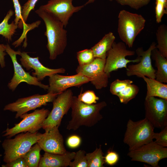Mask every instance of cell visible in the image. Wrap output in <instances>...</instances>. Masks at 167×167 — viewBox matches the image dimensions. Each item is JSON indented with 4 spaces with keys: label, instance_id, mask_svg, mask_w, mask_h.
Returning a JSON list of instances; mask_svg holds the SVG:
<instances>
[{
    "label": "cell",
    "instance_id": "obj_1",
    "mask_svg": "<svg viewBox=\"0 0 167 167\" xmlns=\"http://www.w3.org/2000/svg\"><path fill=\"white\" fill-rule=\"evenodd\" d=\"M35 13L43 20L46 27L44 35L47 38L46 47L49 58L55 59L64 52L67 44V31L63 24L56 17L39 8Z\"/></svg>",
    "mask_w": 167,
    "mask_h": 167
},
{
    "label": "cell",
    "instance_id": "obj_2",
    "mask_svg": "<svg viewBox=\"0 0 167 167\" xmlns=\"http://www.w3.org/2000/svg\"><path fill=\"white\" fill-rule=\"evenodd\" d=\"M107 106L105 101L92 105L85 104L79 101L77 97L73 96L71 108V119L66 129L77 130L81 126L92 127L103 118L100 111Z\"/></svg>",
    "mask_w": 167,
    "mask_h": 167
},
{
    "label": "cell",
    "instance_id": "obj_3",
    "mask_svg": "<svg viewBox=\"0 0 167 167\" xmlns=\"http://www.w3.org/2000/svg\"><path fill=\"white\" fill-rule=\"evenodd\" d=\"M118 18L119 36L126 45L131 48L136 37L144 29L146 20L141 15L124 10L120 11Z\"/></svg>",
    "mask_w": 167,
    "mask_h": 167
},
{
    "label": "cell",
    "instance_id": "obj_4",
    "mask_svg": "<svg viewBox=\"0 0 167 167\" xmlns=\"http://www.w3.org/2000/svg\"><path fill=\"white\" fill-rule=\"evenodd\" d=\"M154 127L145 118L137 121H128L123 142L129 147V151L152 141Z\"/></svg>",
    "mask_w": 167,
    "mask_h": 167
},
{
    "label": "cell",
    "instance_id": "obj_5",
    "mask_svg": "<svg viewBox=\"0 0 167 167\" xmlns=\"http://www.w3.org/2000/svg\"><path fill=\"white\" fill-rule=\"evenodd\" d=\"M41 133L37 132L31 133L28 132H22L13 139H5L2 143L4 150L3 161L8 163L22 156L37 141Z\"/></svg>",
    "mask_w": 167,
    "mask_h": 167
},
{
    "label": "cell",
    "instance_id": "obj_6",
    "mask_svg": "<svg viewBox=\"0 0 167 167\" xmlns=\"http://www.w3.org/2000/svg\"><path fill=\"white\" fill-rule=\"evenodd\" d=\"M50 111L42 108L36 109L33 112L25 113L20 117L23 119L19 123L15 124L12 128H7L4 131V136L9 138L20 133L28 132L34 133L42 128L43 124Z\"/></svg>",
    "mask_w": 167,
    "mask_h": 167
},
{
    "label": "cell",
    "instance_id": "obj_7",
    "mask_svg": "<svg viewBox=\"0 0 167 167\" xmlns=\"http://www.w3.org/2000/svg\"><path fill=\"white\" fill-rule=\"evenodd\" d=\"M73 96L72 90L67 89L59 94L54 100L52 109L43 124L42 128L45 131L59 127L63 117L71 108Z\"/></svg>",
    "mask_w": 167,
    "mask_h": 167
},
{
    "label": "cell",
    "instance_id": "obj_8",
    "mask_svg": "<svg viewBox=\"0 0 167 167\" xmlns=\"http://www.w3.org/2000/svg\"><path fill=\"white\" fill-rule=\"evenodd\" d=\"M127 155L132 161L145 163L153 167H159L160 161L167 157V148L161 146L153 141L129 151Z\"/></svg>",
    "mask_w": 167,
    "mask_h": 167
},
{
    "label": "cell",
    "instance_id": "obj_9",
    "mask_svg": "<svg viewBox=\"0 0 167 167\" xmlns=\"http://www.w3.org/2000/svg\"><path fill=\"white\" fill-rule=\"evenodd\" d=\"M135 53V51L127 49L126 44L123 42L116 43L114 41L107 54L104 67L105 72L110 75L111 72L118 69H126L129 63L138 62L140 59L138 56L134 60L126 58V57L133 55Z\"/></svg>",
    "mask_w": 167,
    "mask_h": 167
},
{
    "label": "cell",
    "instance_id": "obj_10",
    "mask_svg": "<svg viewBox=\"0 0 167 167\" xmlns=\"http://www.w3.org/2000/svg\"><path fill=\"white\" fill-rule=\"evenodd\" d=\"M58 94L48 93L41 95L37 94L19 98L15 102L6 105L3 109L16 112L15 118H17L29 111L45 105L48 102H52Z\"/></svg>",
    "mask_w": 167,
    "mask_h": 167
},
{
    "label": "cell",
    "instance_id": "obj_11",
    "mask_svg": "<svg viewBox=\"0 0 167 167\" xmlns=\"http://www.w3.org/2000/svg\"><path fill=\"white\" fill-rule=\"evenodd\" d=\"M145 118L154 127L162 129L167 126V100L155 97L145 98Z\"/></svg>",
    "mask_w": 167,
    "mask_h": 167
},
{
    "label": "cell",
    "instance_id": "obj_12",
    "mask_svg": "<svg viewBox=\"0 0 167 167\" xmlns=\"http://www.w3.org/2000/svg\"><path fill=\"white\" fill-rule=\"evenodd\" d=\"M105 59L95 58L90 63L79 65L76 69L77 74H81L88 78L91 84L97 89L106 87L110 75L105 71Z\"/></svg>",
    "mask_w": 167,
    "mask_h": 167
},
{
    "label": "cell",
    "instance_id": "obj_13",
    "mask_svg": "<svg viewBox=\"0 0 167 167\" xmlns=\"http://www.w3.org/2000/svg\"><path fill=\"white\" fill-rule=\"evenodd\" d=\"M156 44L153 42L146 50L142 47L138 48L135 53L139 58L137 64L127 66L126 75L128 76L136 75L141 78L144 76L148 78L155 79L156 70L153 67L151 59L152 50L156 48Z\"/></svg>",
    "mask_w": 167,
    "mask_h": 167
},
{
    "label": "cell",
    "instance_id": "obj_14",
    "mask_svg": "<svg viewBox=\"0 0 167 167\" xmlns=\"http://www.w3.org/2000/svg\"><path fill=\"white\" fill-rule=\"evenodd\" d=\"M6 52L8 54L12 60L14 69L13 77L8 84L9 89L14 91L21 83L24 82L29 85L37 86L44 89H48L49 85L42 84L37 78L31 75L29 73L26 72L22 66L18 62L16 55H19L21 51H16L12 49L8 44L5 45Z\"/></svg>",
    "mask_w": 167,
    "mask_h": 167
},
{
    "label": "cell",
    "instance_id": "obj_15",
    "mask_svg": "<svg viewBox=\"0 0 167 167\" xmlns=\"http://www.w3.org/2000/svg\"><path fill=\"white\" fill-rule=\"evenodd\" d=\"M74 0H49L40 8L49 13L60 20L66 28L73 14L80 11L84 5L74 6Z\"/></svg>",
    "mask_w": 167,
    "mask_h": 167
},
{
    "label": "cell",
    "instance_id": "obj_16",
    "mask_svg": "<svg viewBox=\"0 0 167 167\" xmlns=\"http://www.w3.org/2000/svg\"><path fill=\"white\" fill-rule=\"evenodd\" d=\"M48 93L59 94L69 88L79 87L90 82L88 77L79 74L65 76L56 74L49 76Z\"/></svg>",
    "mask_w": 167,
    "mask_h": 167
},
{
    "label": "cell",
    "instance_id": "obj_17",
    "mask_svg": "<svg viewBox=\"0 0 167 167\" xmlns=\"http://www.w3.org/2000/svg\"><path fill=\"white\" fill-rule=\"evenodd\" d=\"M58 127H54L41 134L37 143L45 152L62 154L66 151L63 136L59 131Z\"/></svg>",
    "mask_w": 167,
    "mask_h": 167
},
{
    "label": "cell",
    "instance_id": "obj_18",
    "mask_svg": "<svg viewBox=\"0 0 167 167\" xmlns=\"http://www.w3.org/2000/svg\"><path fill=\"white\" fill-rule=\"evenodd\" d=\"M19 55L21 57L20 60L22 66L28 71L34 70L35 72L32 73V75L39 81L43 80L46 76L54 74L63 73L66 71L63 68L51 69L46 67L40 62L38 57H31L24 51L20 52Z\"/></svg>",
    "mask_w": 167,
    "mask_h": 167
},
{
    "label": "cell",
    "instance_id": "obj_19",
    "mask_svg": "<svg viewBox=\"0 0 167 167\" xmlns=\"http://www.w3.org/2000/svg\"><path fill=\"white\" fill-rule=\"evenodd\" d=\"M133 83V81L129 79H117L110 84V92L118 97L121 103L127 104L136 96L139 91V87Z\"/></svg>",
    "mask_w": 167,
    "mask_h": 167
},
{
    "label": "cell",
    "instance_id": "obj_20",
    "mask_svg": "<svg viewBox=\"0 0 167 167\" xmlns=\"http://www.w3.org/2000/svg\"><path fill=\"white\" fill-rule=\"evenodd\" d=\"M75 152L66 151L62 154L45 152L41 158L39 167H66L74 159Z\"/></svg>",
    "mask_w": 167,
    "mask_h": 167
},
{
    "label": "cell",
    "instance_id": "obj_21",
    "mask_svg": "<svg viewBox=\"0 0 167 167\" xmlns=\"http://www.w3.org/2000/svg\"><path fill=\"white\" fill-rule=\"evenodd\" d=\"M147 84V92L145 98L150 97H157L167 100V85L155 79L143 76L142 77Z\"/></svg>",
    "mask_w": 167,
    "mask_h": 167
},
{
    "label": "cell",
    "instance_id": "obj_22",
    "mask_svg": "<svg viewBox=\"0 0 167 167\" xmlns=\"http://www.w3.org/2000/svg\"><path fill=\"white\" fill-rule=\"evenodd\" d=\"M115 39V37L112 32H109L106 34L91 48L95 58L105 59L107 53L111 48Z\"/></svg>",
    "mask_w": 167,
    "mask_h": 167
},
{
    "label": "cell",
    "instance_id": "obj_23",
    "mask_svg": "<svg viewBox=\"0 0 167 167\" xmlns=\"http://www.w3.org/2000/svg\"><path fill=\"white\" fill-rule=\"evenodd\" d=\"M152 58L155 61L157 70L155 79L162 83H167V58L163 57L156 48L151 53Z\"/></svg>",
    "mask_w": 167,
    "mask_h": 167
},
{
    "label": "cell",
    "instance_id": "obj_24",
    "mask_svg": "<svg viewBox=\"0 0 167 167\" xmlns=\"http://www.w3.org/2000/svg\"><path fill=\"white\" fill-rule=\"evenodd\" d=\"M15 14L12 9L9 10L2 22L0 23V35L2 36L9 42L12 41V37L18 28L14 21L10 24L9 19Z\"/></svg>",
    "mask_w": 167,
    "mask_h": 167
},
{
    "label": "cell",
    "instance_id": "obj_25",
    "mask_svg": "<svg viewBox=\"0 0 167 167\" xmlns=\"http://www.w3.org/2000/svg\"><path fill=\"white\" fill-rule=\"evenodd\" d=\"M157 44L156 47L161 55L167 58V26L160 25L156 32Z\"/></svg>",
    "mask_w": 167,
    "mask_h": 167
},
{
    "label": "cell",
    "instance_id": "obj_26",
    "mask_svg": "<svg viewBox=\"0 0 167 167\" xmlns=\"http://www.w3.org/2000/svg\"><path fill=\"white\" fill-rule=\"evenodd\" d=\"M41 149L37 143L32 146L22 157L28 167H38L41 159L40 152Z\"/></svg>",
    "mask_w": 167,
    "mask_h": 167
},
{
    "label": "cell",
    "instance_id": "obj_27",
    "mask_svg": "<svg viewBox=\"0 0 167 167\" xmlns=\"http://www.w3.org/2000/svg\"><path fill=\"white\" fill-rule=\"evenodd\" d=\"M101 146L92 152L86 154L88 167H103L105 163Z\"/></svg>",
    "mask_w": 167,
    "mask_h": 167
},
{
    "label": "cell",
    "instance_id": "obj_28",
    "mask_svg": "<svg viewBox=\"0 0 167 167\" xmlns=\"http://www.w3.org/2000/svg\"><path fill=\"white\" fill-rule=\"evenodd\" d=\"M77 58L79 65L82 66L89 64L95 58L92 49H86L77 53Z\"/></svg>",
    "mask_w": 167,
    "mask_h": 167
},
{
    "label": "cell",
    "instance_id": "obj_29",
    "mask_svg": "<svg viewBox=\"0 0 167 167\" xmlns=\"http://www.w3.org/2000/svg\"><path fill=\"white\" fill-rule=\"evenodd\" d=\"M86 154L85 152L83 150H79L75 152L74 161L70 162L69 166L70 167H88Z\"/></svg>",
    "mask_w": 167,
    "mask_h": 167
},
{
    "label": "cell",
    "instance_id": "obj_30",
    "mask_svg": "<svg viewBox=\"0 0 167 167\" xmlns=\"http://www.w3.org/2000/svg\"><path fill=\"white\" fill-rule=\"evenodd\" d=\"M77 98L79 101L88 105L96 104L99 100V97L96 96L94 92L90 90L81 93Z\"/></svg>",
    "mask_w": 167,
    "mask_h": 167
},
{
    "label": "cell",
    "instance_id": "obj_31",
    "mask_svg": "<svg viewBox=\"0 0 167 167\" xmlns=\"http://www.w3.org/2000/svg\"><path fill=\"white\" fill-rule=\"evenodd\" d=\"M118 3L122 6H128L131 7L138 10L148 4L151 0H115Z\"/></svg>",
    "mask_w": 167,
    "mask_h": 167
},
{
    "label": "cell",
    "instance_id": "obj_32",
    "mask_svg": "<svg viewBox=\"0 0 167 167\" xmlns=\"http://www.w3.org/2000/svg\"><path fill=\"white\" fill-rule=\"evenodd\" d=\"M38 0H28L22 6V16L23 26L26 24L29 14L34 10L35 5Z\"/></svg>",
    "mask_w": 167,
    "mask_h": 167
},
{
    "label": "cell",
    "instance_id": "obj_33",
    "mask_svg": "<svg viewBox=\"0 0 167 167\" xmlns=\"http://www.w3.org/2000/svg\"><path fill=\"white\" fill-rule=\"evenodd\" d=\"M15 9V19L14 22L18 25V28L22 29L24 23L22 16V8L19 0H12Z\"/></svg>",
    "mask_w": 167,
    "mask_h": 167
},
{
    "label": "cell",
    "instance_id": "obj_34",
    "mask_svg": "<svg viewBox=\"0 0 167 167\" xmlns=\"http://www.w3.org/2000/svg\"><path fill=\"white\" fill-rule=\"evenodd\" d=\"M153 138L155 139L154 142L157 144L163 147H167V126L161 129L160 132H154Z\"/></svg>",
    "mask_w": 167,
    "mask_h": 167
},
{
    "label": "cell",
    "instance_id": "obj_35",
    "mask_svg": "<svg viewBox=\"0 0 167 167\" xmlns=\"http://www.w3.org/2000/svg\"><path fill=\"white\" fill-rule=\"evenodd\" d=\"M167 6L163 3L156 1L155 14L156 21L157 23H159L161 22L162 19L165 14H167Z\"/></svg>",
    "mask_w": 167,
    "mask_h": 167
},
{
    "label": "cell",
    "instance_id": "obj_36",
    "mask_svg": "<svg viewBox=\"0 0 167 167\" xmlns=\"http://www.w3.org/2000/svg\"><path fill=\"white\" fill-rule=\"evenodd\" d=\"M119 156L116 152L112 151H109L105 156H104L105 162L108 165L113 166L118 161Z\"/></svg>",
    "mask_w": 167,
    "mask_h": 167
},
{
    "label": "cell",
    "instance_id": "obj_37",
    "mask_svg": "<svg viewBox=\"0 0 167 167\" xmlns=\"http://www.w3.org/2000/svg\"><path fill=\"white\" fill-rule=\"evenodd\" d=\"M81 142V139L80 136L76 135H73L69 136L66 141L68 146L71 148H75L79 147Z\"/></svg>",
    "mask_w": 167,
    "mask_h": 167
},
{
    "label": "cell",
    "instance_id": "obj_38",
    "mask_svg": "<svg viewBox=\"0 0 167 167\" xmlns=\"http://www.w3.org/2000/svg\"><path fill=\"white\" fill-rule=\"evenodd\" d=\"M2 165L3 167H28L23 158L21 156L18 157L12 161Z\"/></svg>",
    "mask_w": 167,
    "mask_h": 167
},
{
    "label": "cell",
    "instance_id": "obj_39",
    "mask_svg": "<svg viewBox=\"0 0 167 167\" xmlns=\"http://www.w3.org/2000/svg\"><path fill=\"white\" fill-rule=\"evenodd\" d=\"M7 54L6 52L5 45L0 44V65L2 68L5 66V57Z\"/></svg>",
    "mask_w": 167,
    "mask_h": 167
},
{
    "label": "cell",
    "instance_id": "obj_40",
    "mask_svg": "<svg viewBox=\"0 0 167 167\" xmlns=\"http://www.w3.org/2000/svg\"><path fill=\"white\" fill-rule=\"evenodd\" d=\"M95 0H88L85 4L84 6H86L88 4L93 3ZM110 1H112L113 0H109Z\"/></svg>",
    "mask_w": 167,
    "mask_h": 167
},
{
    "label": "cell",
    "instance_id": "obj_41",
    "mask_svg": "<svg viewBox=\"0 0 167 167\" xmlns=\"http://www.w3.org/2000/svg\"><path fill=\"white\" fill-rule=\"evenodd\" d=\"M163 3L165 5L167 6V0H156Z\"/></svg>",
    "mask_w": 167,
    "mask_h": 167
}]
</instances>
